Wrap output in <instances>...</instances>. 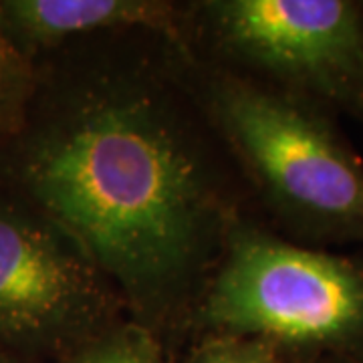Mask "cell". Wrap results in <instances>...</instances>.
<instances>
[{"label": "cell", "instance_id": "cell-1", "mask_svg": "<svg viewBox=\"0 0 363 363\" xmlns=\"http://www.w3.org/2000/svg\"><path fill=\"white\" fill-rule=\"evenodd\" d=\"M176 39L113 33L43 57L21 128L0 140V188L65 226L169 355L234 226L257 214Z\"/></svg>", "mask_w": 363, "mask_h": 363}, {"label": "cell", "instance_id": "cell-2", "mask_svg": "<svg viewBox=\"0 0 363 363\" xmlns=\"http://www.w3.org/2000/svg\"><path fill=\"white\" fill-rule=\"evenodd\" d=\"M176 67L257 216L298 245H363V157L337 117L297 95L196 57Z\"/></svg>", "mask_w": 363, "mask_h": 363}, {"label": "cell", "instance_id": "cell-3", "mask_svg": "<svg viewBox=\"0 0 363 363\" xmlns=\"http://www.w3.org/2000/svg\"><path fill=\"white\" fill-rule=\"evenodd\" d=\"M208 333L264 339L298 363L363 355V257L298 245L248 214L196 301L182 347Z\"/></svg>", "mask_w": 363, "mask_h": 363}, {"label": "cell", "instance_id": "cell-4", "mask_svg": "<svg viewBox=\"0 0 363 363\" xmlns=\"http://www.w3.org/2000/svg\"><path fill=\"white\" fill-rule=\"evenodd\" d=\"M180 39L363 125V0H182Z\"/></svg>", "mask_w": 363, "mask_h": 363}, {"label": "cell", "instance_id": "cell-5", "mask_svg": "<svg viewBox=\"0 0 363 363\" xmlns=\"http://www.w3.org/2000/svg\"><path fill=\"white\" fill-rule=\"evenodd\" d=\"M123 319L125 303L89 250L0 188V351L57 363Z\"/></svg>", "mask_w": 363, "mask_h": 363}, {"label": "cell", "instance_id": "cell-6", "mask_svg": "<svg viewBox=\"0 0 363 363\" xmlns=\"http://www.w3.org/2000/svg\"><path fill=\"white\" fill-rule=\"evenodd\" d=\"M180 25L182 0H0V39L30 63L113 33L180 37Z\"/></svg>", "mask_w": 363, "mask_h": 363}, {"label": "cell", "instance_id": "cell-7", "mask_svg": "<svg viewBox=\"0 0 363 363\" xmlns=\"http://www.w3.org/2000/svg\"><path fill=\"white\" fill-rule=\"evenodd\" d=\"M57 363H172V355L152 331L123 319Z\"/></svg>", "mask_w": 363, "mask_h": 363}, {"label": "cell", "instance_id": "cell-8", "mask_svg": "<svg viewBox=\"0 0 363 363\" xmlns=\"http://www.w3.org/2000/svg\"><path fill=\"white\" fill-rule=\"evenodd\" d=\"M180 363H295L271 341L230 333H208L190 339Z\"/></svg>", "mask_w": 363, "mask_h": 363}, {"label": "cell", "instance_id": "cell-9", "mask_svg": "<svg viewBox=\"0 0 363 363\" xmlns=\"http://www.w3.org/2000/svg\"><path fill=\"white\" fill-rule=\"evenodd\" d=\"M37 87V67L0 39V140L21 128Z\"/></svg>", "mask_w": 363, "mask_h": 363}, {"label": "cell", "instance_id": "cell-10", "mask_svg": "<svg viewBox=\"0 0 363 363\" xmlns=\"http://www.w3.org/2000/svg\"><path fill=\"white\" fill-rule=\"evenodd\" d=\"M313 363H363V355H341V357H325Z\"/></svg>", "mask_w": 363, "mask_h": 363}, {"label": "cell", "instance_id": "cell-11", "mask_svg": "<svg viewBox=\"0 0 363 363\" xmlns=\"http://www.w3.org/2000/svg\"><path fill=\"white\" fill-rule=\"evenodd\" d=\"M0 363H21L18 359H14V357H11V355H6V353H2L0 351Z\"/></svg>", "mask_w": 363, "mask_h": 363}, {"label": "cell", "instance_id": "cell-12", "mask_svg": "<svg viewBox=\"0 0 363 363\" xmlns=\"http://www.w3.org/2000/svg\"><path fill=\"white\" fill-rule=\"evenodd\" d=\"M295 363H298V362H295Z\"/></svg>", "mask_w": 363, "mask_h": 363}]
</instances>
